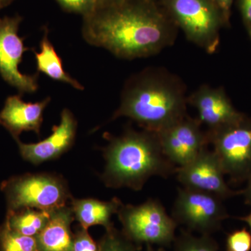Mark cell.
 Segmentation results:
<instances>
[{
    "label": "cell",
    "instance_id": "cell-1",
    "mask_svg": "<svg viewBox=\"0 0 251 251\" xmlns=\"http://www.w3.org/2000/svg\"><path fill=\"white\" fill-rule=\"evenodd\" d=\"M82 36L120 58L156 53L168 44L171 29L151 0H117L99 3L83 16Z\"/></svg>",
    "mask_w": 251,
    "mask_h": 251
},
{
    "label": "cell",
    "instance_id": "cell-2",
    "mask_svg": "<svg viewBox=\"0 0 251 251\" xmlns=\"http://www.w3.org/2000/svg\"><path fill=\"white\" fill-rule=\"evenodd\" d=\"M103 156L101 179L108 188L141 191L150 178L166 179L177 168L163 153L157 133L145 129H128L120 136L110 137Z\"/></svg>",
    "mask_w": 251,
    "mask_h": 251
},
{
    "label": "cell",
    "instance_id": "cell-3",
    "mask_svg": "<svg viewBox=\"0 0 251 251\" xmlns=\"http://www.w3.org/2000/svg\"><path fill=\"white\" fill-rule=\"evenodd\" d=\"M186 105L182 89L172 77L142 72L126 84L112 120L128 117L143 129L158 133L186 116Z\"/></svg>",
    "mask_w": 251,
    "mask_h": 251
},
{
    "label": "cell",
    "instance_id": "cell-4",
    "mask_svg": "<svg viewBox=\"0 0 251 251\" xmlns=\"http://www.w3.org/2000/svg\"><path fill=\"white\" fill-rule=\"evenodd\" d=\"M7 211L32 208L50 211L67 205L73 196L67 181L51 173H27L12 176L1 184Z\"/></svg>",
    "mask_w": 251,
    "mask_h": 251
},
{
    "label": "cell",
    "instance_id": "cell-5",
    "mask_svg": "<svg viewBox=\"0 0 251 251\" xmlns=\"http://www.w3.org/2000/svg\"><path fill=\"white\" fill-rule=\"evenodd\" d=\"M206 133L225 175L234 183L247 180L251 174V119L242 115Z\"/></svg>",
    "mask_w": 251,
    "mask_h": 251
},
{
    "label": "cell",
    "instance_id": "cell-6",
    "mask_svg": "<svg viewBox=\"0 0 251 251\" xmlns=\"http://www.w3.org/2000/svg\"><path fill=\"white\" fill-rule=\"evenodd\" d=\"M117 214L130 240L167 245L174 239L177 224L158 200L151 198L138 205L122 203Z\"/></svg>",
    "mask_w": 251,
    "mask_h": 251
},
{
    "label": "cell",
    "instance_id": "cell-7",
    "mask_svg": "<svg viewBox=\"0 0 251 251\" xmlns=\"http://www.w3.org/2000/svg\"><path fill=\"white\" fill-rule=\"evenodd\" d=\"M168 6L190 40L208 50L215 49L221 12L212 0H168Z\"/></svg>",
    "mask_w": 251,
    "mask_h": 251
},
{
    "label": "cell",
    "instance_id": "cell-8",
    "mask_svg": "<svg viewBox=\"0 0 251 251\" xmlns=\"http://www.w3.org/2000/svg\"><path fill=\"white\" fill-rule=\"evenodd\" d=\"M223 200L210 193L179 188L172 217L176 224L207 234L217 230L228 217Z\"/></svg>",
    "mask_w": 251,
    "mask_h": 251
},
{
    "label": "cell",
    "instance_id": "cell-9",
    "mask_svg": "<svg viewBox=\"0 0 251 251\" xmlns=\"http://www.w3.org/2000/svg\"><path fill=\"white\" fill-rule=\"evenodd\" d=\"M22 21L20 16L0 18V75L5 82L17 89L21 94L34 93L38 90V74H23L18 69L23 54L28 48L18 35Z\"/></svg>",
    "mask_w": 251,
    "mask_h": 251
},
{
    "label": "cell",
    "instance_id": "cell-10",
    "mask_svg": "<svg viewBox=\"0 0 251 251\" xmlns=\"http://www.w3.org/2000/svg\"><path fill=\"white\" fill-rule=\"evenodd\" d=\"M175 174L184 188L210 193L223 201L242 193L229 187L219 158L207 148L188 164L177 167Z\"/></svg>",
    "mask_w": 251,
    "mask_h": 251
},
{
    "label": "cell",
    "instance_id": "cell-11",
    "mask_svg": "<svg viewBox=\"0 0 251 251\" xmlns=\"http://www.w3.org/2000/svg\"><path fill=\"white\" fill-rule=\"evenodd\" d=\"M198 119L186 115L182 120L156 133L163 152L176 167L194 160L209 145L207 133Z\"/></svg>",
    "mask_w": 251,
    "mask_h": 251
},
{
    "label": "cell",
    "instance_id": "cell-12",
    "mask_svg": "<svg viewBox=\"0 0 251 251\" xmlns=\"http://www.w3.org/2000/svg\"><path fill=\"white\" fill-rule=\"evenodd\" d=\"M77 123L74 114L68 108L61 113L59 125L52 127V134L39 143H23L16 140L20 153L25 161L34 165H39L57 159L69 151L76 136Z\"/></svg>",
    "mask_w": 251,
    "mask_h": 251
},
{
    "label": "cell",
    "instance_id": "cell-13",
    "mask_svg": "<svg viewBox=\"0 0 251 251\" xmlns=\"http://www.w3.org/2000/svg\"><path fill=\"white\" fill-rule=\"evenodd\" d=\"M50 100L49 97L41 101L27 103L21 95L10 96L0 111V125L9 130L15 140L24 131H33L40 136L44 112Z\"/></svg>",
    "mask_w": 251,
    "mask_h": 251
},
{
    "label": "cell",
    "instance_id": "cell-14",
    "mask_svg": "<svg viewBox=\"0 0 251 251\" xmlns=\"http://www.w3.org/2000/svg\"><path fill=\"white\" fill-rule=\"evenodd\" d=\"M198 112V120L209 129L217 128L237 120L242 114L236 111L222 91L203 86L189 99Z\"/></svg>",
    "mask_w": 251,
    "mask_h": 251
},
{
    "label": "cell",
    "instance_id": "cell-15",
    "mask_svg": "<svg viewBox=\"0 0 251 251\" xmlns=\"http://www.w3.org/2000/svg\"><path fill=\"white\" fill-rule=\"evenodd\" d=\"M75 220L71 206L50 211L45 227L36 237L40 251H72L74 234L71 225Z\"/></svg>",
    "mask_w": 251,
    "mask_h": 251
},
{
    "label": "cell",
    "instance_id": "cell-16",
    "mask_svg": "<svg viewBox=\"0 0 251 251\" xmlns=\"http://www.w3.org/2000/svg\"><path fill=\"white\" fill-rule=\"evenodd\" d=\"M71 208L75 219L86 229L94 226H103L106 229L112 227V216L117 214L122 202L119 198L100 201L94 198L71 199Z\"/></svg>",
    "mask_w": 251,
    "mask_h": 251
},
{
    "label": "cell",
    "instance_id": "cell-17",
    "mask_svg": "<svg viewBox=\"0 0 251 251\" xmlns=\"http://www.w3.org/2000/svg\"><path fill=\"white\" fill-rule=\"evenodd\" d=\"M34 54L38 72L46 74L52 80L69 84L75 90H85L83 85L64 70L62 59L49 39L47 28L44 29V35L41 40L40 52L34 51Z\"/></svg>",
    "mask_w": 251,
    "mask_h": 251
},
{
    "label": "cell",
    "instance_id": "cell-18",
    "mask_svg": "<svg viewBox=\"0 0 251 251\" xmlns=\"http://www.w3.org/2000/svg\"><path fill=\"white\" fill-rule=\"evenodd\" d=\"M50 217L49 211L32 208H23L7 211L5 221L9 227L18 233L36 237L45 227Z\"/></svg>",
    "mask_w": 251,
    "mask_h": 251
},
{
    "label": "cell",
    "instance_id": "cell-19",
    "mask_svg": "<svg viewBox=\"0 0 251 251\" xmlns=\"http://www.w3.org/2000/svg\"><path fill=\"white\" fill-rule=\"evenodd\" d=\"M0 251H40L36 237L18 233L6 221L0 226Z\"/></svg>",
    "mask_w": 251,
    "mask_h": 251
},
{
    "label": "cell",
    "instance_id": "cell-20",
    "mask_svg": "<svg viewBox=\"0 0 251 251\" xmlns=\"http://www.w3.org/2000/svg\"><path fill=\"white\" fill-rule=\"evenodd\" d=\"M175 249L176 251H217V246L207 234L195 237L183 232L175 242Z\"/></svg>",
    "mask_w": 251,
    "mask_h": 251
},
{
    "label": "cell",
    "instance_id": "cell-21",
    "mask_svg": "<svg viewBox=\"0 0 251 251\" xmlns=\"http://www.w3.org/2000/svg\"><path fill=\"white\" fill-rule=\"evenodd\" d=\"M99 248L100 251H135L128 238L119 233L113 227L107 229Z\"/></svg>",
    "mask_w": 251,
    "mask_h": 251
},
{
    "label": "cell",
    "instance_id": "cell-22",
    "mask_svg": "<svg viewBox=\"0 0 251 251\" xmlns=\"http://www.w3.org/2000/svg\"><path fill=\"white\" fill-rule=\"evenodd\" d=\"M66 11L87 16L97 6L98 0H56Z\"/></svg>",
    "mask_w": 251,
    "mask_h": 251
},
{
    "label": "cell",
    "instance_id": "cell-23",
    "mask_svg": "<svg viewBox=\"0 0 251 251\" xmlns=\"http://www.w3.org/2000/svg\"><path fill=\"white\" fill-rule=\"evenodd\" d=\"M227 247L229 251H250L251 232L244 228L229 234L227 239Z\"/></svg>",
    "mask_w": 251,
    "mask_h": 251
},
{
    "label": "cell",
    "instance_id": "cell-24",
    "mask_svg": "<svg viewBox=\"0 0 251 251\" xmlns=\"http://www.w3.org/2000/svg\"><path fill=\"white\" fill-rule=\"evenodd\" d=\"M72 251H100L99 245L94 242L87 229L81 227L74 234Z\"/></svg>",
    "mask_w": 251,
    "mask_h": 251
},
{
    "label": "cell",
    "instance_id": "cell-25",
    "mask_svg": "<svg viewBox=\"0 0 251 251\" xmlns=\"http://www.w3.org/2000/svg\"><path fill=\"white\" fill-rule=\"evenodd\" d=\"M241 9L244 19L251 27V0H241Z\"/></svg>",
    "mask_w": 251,
    "mask_h": 251
},
{
    "label": "cell",
    "instance_id": "cell-26",
    "mask_svg": "<svg viewBox=\"0 0 251 251\" xmlns=\"http://www.w3.org/2000/svg\"><path fill=\"white\" fill-rule=\"evenodd\" d=\"M218 6L221 14H227L232 6L233 0H212Z\"/></svg>",
    "mask_w": 251,
    "mask_h": 251
},
{
    "label": "cell",
    "instance_id": "cell-27",
    "mask_svg": "<svg viewBox=\"0 0 251 251\" xmlns=\"http://www.w3.org/2000/svg\"><path fill=\"white\" fill-rule=\"evenodd\" d=\"M248 184L247 188L243 190L242 194L245 198L246 204L251 205V174L247 179Z\"/></svg>",
    "mask_w": 251,
    "mask_h": 251
},
{
    "label": "cell",
    "instance_id": "cell-28",
    "mask_svg": "<svg viewBox=\"0 0 251 251\" xmlns=\"http://www.w3.org/2000/svg\"><path fill=\"white\" fill-rule=\"evenodd\" d=\"M239 219L242 220L243 221H245L246 223H247V224L249 225V227H250L251 233V211L249 215L245 216V217L240 218Z\"/></svg>",
    "mask_w": 251,
    "mask_h": 251
},
{
    "label": "cell",
    "instance_id": "cell-29",
    "mask_svg": "<svg viewBox=\"0 0 251 251\" xmlns=\"http://www.w3.org/2000/svg\"><path fill=\"white\" fill-rule=\"evenodd\" d=\"M117 1V0H98V4H99V3L109 2V1Z\"/></svg>",
    "mask_w": 251,
    "mask_h": 251
},
{
    "label": "cell",
    "instance_id": "cell-30",
    "mask_svg": "<svg viewBox=\"0 0 251 251\" xmlns=\"http://www.w3.org/2000/svg\"><path fill=\"white\" fill-rule=\"evenodd\" d=\"M1 1L4 3L5 6H6V5L10 4L13 0H1Z\"/></svg>",
    "mask_w": 251,
    "mask_h": 251
},
{
    "label": "cell",
    "instance_id": "cell-31",
    "mask_svg": "<svg viewBox=\"0 0 251 251\" xmlns=\"http://www.w3.org/2000/svg\"><path fill=\"white\" fill-rule=\"evenodd\" d=\"M4 6H5L4 3H3L2 1H1V0H0V10L2 9V8L4 7Z\"/></svg>",
    "mask_w": 251,
    "mask_h": 251
},
{
    "label": "cell",
    "instance_id": "cell-32",
    "mask_svg": "<svg viewBox=\"0 0 251 251\" xmlns=\"http://www.w3.org/2000/svg\"><path fill=\"white\" fill-rule=\"evenodd\" d=\"M163 251L161 250H154V249H153L152 248L149 247L148 251Z\"/></svg>",
    "mask_w": 251,
    "mask_h": 251
},
{
    "label": "cell",
    "instance_id": "cell-33",
    "mask_svg": "<svg viewBox=\"0 0 251 251\" xmlns=\"http://www.w3.org/2000/svg\"><path fill=\"white\" fill-rule=\"evenodd\" d=\"M250 34H251V29H250Z\"/></svg>",
    "mask_w": 251,
    "mask_h": 251
}]
</instances>
